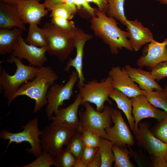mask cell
Returning a JSON list of instances; mask_svg holds the SVG:
<instances>
[{
	"mask_svg": "<svg viewBox=\"0 0 167 167\" xmlns=\"http://www.w3.org/2000/svg\"><path fill=\"white\" fill-rule=\"evenodd\" d=\"M98 150V148L84 147L81 156L87 167L94 158Z\"/></svg>",
	"mask_w": 167,
	"mask_h": 167,
	"instance_id": "38",
	"label": "cell"
},
{
	"mask_svg": "<svg viewBox=\"0 0 167 167\" xmlns=\"http://www.w3.org/2000/svg\"><path fill=\"white\" fill-rule=\"evenodd\" d=\"M108 74L111 78L113 88L130 98L143 94L142 90L130 77L125 67L119 66H113Z\"/></svg>",
	"mask_w": 167,
	"mask_h": 167,
	"instance_id": "14",
	"label": "cell"
},
{
	"mask_svg": "<svg viewBox=\"0 0 167 167\" xmlns=\"http://www.w3.org/2000/svg\"><path fill=\"white\" fill-rule=\"evenodd\" d=\"M22 0H0L3 3L16 6Z\"/></svg>",
	"mask_w": 167,
	"mask_h": 167,
	"instance_id": "44",
	"label": "cell"
},
{
	"mask_svg": "<svg viewBox=\"0 0 167 167\" xmlns=\"http://www.w3.org/2000/svg\"><path fill=\"white\" fill-rule=\"evenodd\" d=\"M81 131L85 147L99 148L101 137L93 132L86 129H78Z\"/></svg>",
	"mask_w": 167,
	"mask_h": 167,
	"instance_id": "33",
	"label": "cell"
},
{
	"mask_svg": "<svg viewBox=\"0 0 167 167\" xmlns=\"http://www.w3.org/2000/svg\"><path fill=\"white\" fill-rule=\"evenodd\" d=\"M76 71H73L65 84L55 83L49 88L46 95L47 104L45 112L49 120L60 107L64 104L66 100H69L73 94V89L77 79Z\"/></svg>",
	"mask_w": 167,
	"mask_h": 167,
	"instance_id": "9",
	"label": "cell"
},
{
	"mask_svg": "<svg viewBox=\"0 0 167 167\" xmlns=\"http://www.w3.org/2000/svg\"><path fill=\"white\" fill-rule=\"evenodd\" d=\"M109 97L116 103L118 107L122 110L126 117L131 131L135 127V119L132 113V103L131 99L125 94L113 88Z\"/></svg>",
	"mask_w": 167,
	"mask_h": 167,
	"instance_id": "22",
	"label": "cell"
},
{
	"mask_svg": "<svg viewBox=\"0 0 167 167\" xmlns=\"http://www.w3.org/2000/svg\"><path fill=\"white\" fill-rule=\"evenodd\" d=\"M149 126L148 122L139 124L138 131L135 135L137 144L154 156L165 158L167 153V144L152 134Z\"/></svg>",
	"mask_w": 167,
	"mask_h": 167,
	"instance_id": "11",
	"label": "cell"
},
{
	"mask_svg": "<svg viewBox=\"0 0 167 167\" xmlns=\"http://www.w3.org/2000/svg\"><path fill=\"white\" fill-rule=\"evenodd\" d=\"M112 118L114 124L106 129V139L119 147L133 146L135 144L134 137L121 112L113 109Z\"/></svg>",
	"mask_w": 167,
	"mask_h": 167,
	"instance_id": "10",
	"label": "cell"
},
{
	"mask_svg": "<svg viewBox=\"0 0 167 167\" xmlns=\"http://www.w3.org/2000/svg\"><path fill=\"white\" fill-rule=\"evenodd\" d=\"M38 122V118L36 117L29 121L25 125L21 126L24 129L22 131L12 133L6 129L1 131L0 138L3 140H9L4 153L6 152L9 145L12 142L18 144L27 142L30 144L31 148H26V151L37 157L43 151L39 138L42 131L39 129Z\"/></svg>",
	"mask_w": 167,
	"mask_h": 167,
	"instance_id": "6",
	"label": "cell"
},
{
	"mask_svg": "<svg viewBox=\"0 0 167 167\" xmlns=\"http://www.w3.org/2000/svg\"><path fill=\"white\" fill-rule=\"evenodd\" d=\"M16 6L0 1V28L9 29L14 27L26 30Z\"/></svg>",
	"mask_w": 167,
	"mask_h": 167,
	"instance_id": "20",
	"label": "cell"
},
{
	"mask_svg": "<svg viewBox=\"0 0 167 167\" xmlns=\"http://www.w3.org/2000/svg\"><path fill=\"white\" fill-rule=\"evenodd\" d=\"M158 121L150 131L156 137L167 144V116Z\"/></svg>",
	"mask_w": 167,
	"mask_h": 167,
	"instance_id": "31",
	"label": "cell"
},
{
	"mask_svg": "<svg viewBox=\"0 0 167 167\" xmlns=\"http://www.w3.org/2000/svg\"><path fill=\"white\" fill-rule=\"evenodd\" d=\"M132 103V113L135 119L133 131L135 135L137 132L139 122L142 119L152 118L160 121L167 116L165 111H161L152 105L144 95L131 98Z\"/></svg>",
	"mask_w": 167,
	"mask_h": 167,
	"instance_id": "13",
	"label": "cell"
},
{
	"mask_svg": "<svg viewBox=\"0 0 167 167\" xmlns=\"http://www.w3.org/2000/svg\"><path fill=\"white\" fill-rule=\"evenodd\" d=\"M51 22L60 28L65 30H72L76 27L73 21L58 17H51Z\"/></svg>",
	"mask_w": 167,
	"mask_h": 167,
	"instance_id": "37",
	"label": "cell"
},
{
	"mask_svg": "<svg viewBox=\"0 0 167 167\" xmlns=\"http://www.w3.org/2000/svg\"><path fill=\"white\" fill-rule=\"evenodd\" d=\"M58 79L57 73L50 66H43L34 78L22 85L18 89L7 99V104L9 106L16 97L26 96L35 101L33 111L36 113L47 104L46 95L49 87L55 83Z\"/></svg>",
	"mask_w": 167,
	"mask_h": 167,
	"instance_id": "3",
	"label": "cell"
},
{
	"mask_svg": "<svg viewBox=\"0 0 167 167\" xmlns=\"http://www.w3.org/2000/svg\"><path fill=\"white\" fill-rule=\"evenodd\" d=\"M37 159L32 163L21 167H49L54 165V156L47 152L42 151Z\"/></svg>",
	"mask_w": 167,
	"mask_h": 167,
	"instance_id": "34",
	"label": "cell"
},
{
	"mask_svg": "<svg viewBox=\"0 0 167 167\" xmlns=\"http://www.w3.org/2000/svg\"><path fill=\"white\" fill-rule=\"evenodd\" d=\"M114 156V167H134L130 161V150L126 148L120 147L113 144L112 148Z\"/></svg>",
	"mask_w": 167,
	"mask_h": 167,
	"instance_id": "26",
	"label": "cell"
},
{
	"mask_svg": "<svg viewBox=\"0 0 167 167\" xmlns=\"http://www.w3.org/2000/svg\"><path fill=\"white\" fill-rule=\"evenodd\" d=\"M82 99L79 93L75 96L74 102L65 108L59 107L52 116V123L69 128L78 129L79 121L78 117L79 106L81 105Z\"/></svg>",
	"mask_w": 167,
	"mask_h": 167,
	"instance_id": "16",
	"label": "cell"
},
{
	"mask_svg": "<svg viewBox=\"0 0 167 167\" xmlns=\"http://www.w3.org/2000/svg\"><path fill=\"white\" fill-rule=\"evenodd\" d=\"M29 25L27 36L24 40L25 42L38 47H47V41L44 30L38 27L37 24Z\"/></svg>",
	"mask_w": 167,
	"mask_h": 167,
	"instance_id": "24",
	"label": "cell"
},
{
	"mask_svg": "<svg viewBox=\"0 0 167 167\" xmlns=\"http://www.w3.org/2000/svg\"><path fill=\"white\" fill-rule=\"evenodd\" d=\"M114 19L97 9L95 15L90 20L91 28L95 35L109 46L111 54H117L123 48L132 51L127 31L119 28Z\"/></svg>",
	"mask_w": 167,
	"mask_h": 167,
	"instance_id": "1",
	"label": "cell"
},
{
	"mask_svg": "<svg viewBox=\"0 0 167 167\" xmlns=\"http://www.w3.org/2000/svg\"><path fill=\"white\" fill-rule=\"evenodd\" d=\"M16 6L24 24H40L42 18L48 14L43 3L37 0H22Z\"/></svg>",
	"mask_w": 167,
	"mask_h": 167,
	"instance_id": "17",
	"label": "cell"
},
{
	"mask_svg": "<svg viewBox=\"0 0 167 167\" xmlns=\"http://www.w3.org/2000/svg\"><path fill=\"white\" fill-rule=\"evenodd\" d=\"M148 101L154 107L161 109L167 113V102L165 100L167 90L165 88L163 91L142 90Z\"/></svg>",
	"mask_w": 167,
	"mask_h": 167,
	"instance_id": "27",
	"label": "cell"
},
{
	"mask_svg": "<svg viewBox=\"0 0 167 167\" xmlns=\"http://www.w3.org/2000/svg\"><path fill=\"white\" fill-rule=\"evenodd\" d=\"M47 51L46 47H38L28 44L21 35L14 46L12 54L21 60H27L30 66L41 67L48 60L45 55Z\"/></svg>",
	"mask_w": 167,
	"mask_h": 167,
	"instance_id": "12",
	"label": "cell"
},
{
	"mask_svg": "<svg viewBox=\"0 0 167 167\" xmlns=\"http://www.w3.org/2000/svg\"><path fill=\"white\" fill-rule=\"evenodd\" d=\"M76 158L66 148L62 149L54 156L53 165L56 167H74Z\"/></svg>",
	"mask_w": 167,
	"mask_h": 167,
	"instance_id": "30",
	"label": "cell"
},
{
	"mask_svg": "<svg viewBox=\"0 0 167 167\" xmlns=\"http://www.w3.org/2000/svg\"><path fill=\"white\" fill-rule=\"evenodd\" d=\"M92 36H89L78 40L75 44V48L76 54L73 58H70L63 68L64 71L68 72L71 67H74L77 73L78 83L77 86L79 88L82 87L84 84L85 79L83 71V58L84 45L86 42L92 38Z\"/></svg>",
	"mask_w": 167,
	"mask_h": 167,
	"instance_id": "21",
	"label": "cell"
},
{
	"mask_svg": "<svg viewBox=\"0 0 167 167\" xmlns=\"http://www.w3.org/2000/svg\"><path fill=\"white\" fill-rule=\"evenodd\" d=\"M74 167H87L83 160L81 155L76 158Z\"/></svg>",
	"mask_w": 167,
	"mask_h": 167,
	"instance_id": "43",
	"label": "cell"
},
{
	"mask_svg": "<svg viewBox=\"0 0 167 167\" xmlns=\"http://www.w3.org/2000/svg\"><path fill=\"white\" fill-rule=\"evenodd\" d=\"M160 2L161 4L167 5V0H155Z\"/></svg>",
	"mask_w": 167,
	"mask_h": 167,
	"instance_id": "45",
	"label": "cell"
},
{
	"mask_svg": "<svg viewBox=\"0 0 167 167\" xmlns=\"http://www.w3.org/2000/svg\"><path fill=\"white\" fill-rule=\"evenodd\" d=\"M76 130L52 122L42 130L40 136L42 151L55 156L66 145Z\"/></svg>",
	"mask_w": 167,
	"mask_h": 167,
	"instance_id": "8",
	"label": "cell"
},
{
	"mask_svg": "<svg viewBox=\"0 0 167 167\" xmlns=\"http://www.w3.org/2000/svg\"><path fill=\"white\" fill-rule=\"evenodd\" d=\"M87 2L96 4L98 9L101 12L107 13L109 9V0H86Z\"/></svg>",
	"mask_w": 167,
	"mask_h": 167,
	"instance_id": "40",
	"label": "cell"
},
{
	"mask_svg": "<svg viewBox=\"0 0 167 167\" xmlns=\"http://www.w3.org/2000/svg\"><path fill=\"white\" fill-rule=\"evenodd\" d=\"M73 1L77 9L83 8L92 17L95 15V12L97 9L92 7L86 0H73Z\"/></svg>",
	"mask_w": 167,
	"mask_h": 167,
	"instance_id": "39",
	"label": "cell"
},
{
	"mask_svg": "<svg viewBox=\"0 0 167 167\" xmlns=\"http://www.w3.org/2000/svg\"><path fill=\"white\" fill-rule=\"evenodd\" d=\"M165 160L167 161V153L165 157Z\"/></svg>",
	"mask_w": 167,
	"mask_h": 167,
	"instance_id": "47",
	"label": "cell"
},
{
	"mask_svg": "<svg viewBox=\"0 0 167 167\" xmlns=\"http://www.w3.org/2000/svg\"><path fill=\"white\" fill-rule=\"evenodd\" d=\"M42 28L47 41V52L56 57L61 62L68 59L78 40L90 35L76 27L72 30H65L51 22L45 23Z\"/></svg>",
	"mask_w": 167,
	"mask_h": 167,
	"instance_id": "2",
	"label": "cell"
},
{
	"mask_svg": "<svg viewBox=\"0 0 167 167\" xmlns=\"http://www.w3.org/2000/svg\"><path fill=\"white\" fill-rule=\"evenodd\" d=\"M68 149L76 158L82 153L84 145L82 132L77 129L70 137L66 145Z\"/></svg>",
	"mask_w": 167,
	"mask_h": 167,
	"instance_id": "29",
	"label": "cell"
},
{
	"mask_svg": "<svg viewBox=\"0 0 167 167\" xmlns=\"http://www.w3.org/2000/svg\"><path fill=\"white\" fill-rule=\"evenodd\" d=\"M113 143L105 138L101 137L98 148L101 158V167H111L114 162V156L112 148Z\"/></svg>",
	"mask_w": 167,
	"mask_h": 167,
	"instance_id": "25",
	"label": "cell"
},
{
	"mask_svg": "<svg viewBox=\"0 0 167 167\" xmlns=\"http://www.w3.org/2000/svg\"><path fill=\"white\" fill-rule=\"evenodd\" d=\"M101 164V158L98 150L94 158L87 165V167H100Z\"/></svg>",
	"mask_w": 167,
	"mask_h": 167,
	"instance_id": "42",
	"label": "cell"
},
{
	"mask_svg": "<svg viewBox=\"0 0 167 167\" xmlns=\"http://www.w3.org/2000/svg\"><path fill=\"white\" fill-rule=\"evenodd\" d=\"M126 0H109L108 15L118 20L126 25L127 20L125 14L124 4Z\"/></svg>",
	"mask_w": 167,
	"mask_h": 167,
	"instance_id": "28",
	"label": "cell"
},
{
	"mask_svg": "<svg viewBox=\"0 0 167 167\" xmlns=\"http://www.w3.org/2000/svg\"><path fill=\"white\" fill-rule=\"evenodd\" d=\"M4 62L14 63L16 67L13 75H9L4 69L0 71V87L4 96L7 99L24 84L34 78L40 67L25 65L22 60L11 54L10 58Z\"/></svg>",
	"mask_w": 167,
	"mask_h": 167,
	"instance_id": "4",
	"label": "cell"
},
{
	"mask_svg": "<svg viewBox=\"0 0 167 167\" xmlns=\"http://www.w3.org/2000/svg\"><path fill=\"white\" fill-rule=\"evenodd\" d=\"M125 25L129 41L133 50L135 51L139 50L143 45L150 42L153 39L151 31L137 19L133 20L127 19Z\"/></svg>",
	"mask_w": 167,
	"mask_h": 167,
	"instance_id": "18",
	"label": "cell"
},
{
	"mask_svg": "<svg viewBox=\"0 0 167 167\" xmlns=\"http://www.w3.org/2000/svg\"><path fill=\"white\" fill-rule=\"evenodd\" d=\"M48 11L61 6L66 7L72 10L75 13L77 11V8L73 0H45L43 3Z\"/></svg>",
	"mask_w": 167,
	"mask_h": 167,
	"instance_id": "32",
	"label": "cell"
},
{
	"mask_svg": "<svg viewBox=\"0 0 167 167\" xmlns=\"http://www.w3.org/2000/svg\"><path fill=\"white\" fill-rule=\"evenodd\" d=\"M165 87V88L167 90V95H166L165 100H166V102H167V85Z\"/></svg>",
	"mask_w": 167,
	"mask_h": 167,
	"instance_id": "46",
	"label": "cell"
},
{
	"mask_svg": "<svg viewBox=\"0 0 167 167\" xmlns=\"http://www.w3.org/2000/svg\"><path fill=\"white\" fill-rule=\"evenodd\" d=\"M152 164L154 167H167V161L165 158L154 156Z\"/></svg>",
	"mask_w": 167,
	"mask_h": 167,
	"instance_id": "41",
	"label": "cell"
},
{
	"mask_svg": "<svg viewBox=\"0 0 167 167\" xmlns=\"http://www.w3.org/2000/svg\"><path fill=\"white\" fill-rule=\"evenodd\" d=\"M85 109L79 112V125L78 129L90 130L100 137L106 138L105 130L111 126L113 108L105 106L102 111L95 109L89 102L84 103Z\"/></svg>",
	"mask_w": 167,
	"mask_h": 167,
	"instance_id": "5",
	"label": "cell"
},
{
	"mask_svg": "<svg viewBox=\"0 0 167 167\" xmlns=\"http://www.w3.org/2000/svg\"><path fill=\"white\" fill-rule=\"evenodd\" d=\"M76 13L69 8L63 6L56 7L51 11L50 16L58 17L71 19Z\"/></svg>",
	"mask_w": 167,
	"mask_h": 167,
	"instance_id": "36",
	"label": "cell"
},
{
	"mask_svg": "<svg viewBox=\"0 0 167 167\" xmlns=\"http://www.w3.org/2000/svg\"><path fill=\"white\" fill-rule=\"evenodd\" d=\"M79 88L82 99L81 105L86 102L92 103L96 105V110L101 112L105 108V101L112 104L109 95L113 87L109 75L100 81L92 79Z\"/></svg>",
	"mask_w": 167,
	"mask_h": 167,
	"instance_id": "7",
	"label": "cell"
},
{
	"mask_svg": "<svg viewBox=\"0 0 167 167\" xmlns=\"http://www.w3.org/2000/svg\"><path fill=\"white\" fill-rule=\"evenodd\" d=\"M147 53L140 56L136 61L139 67H147L151 70L158 64L167 61V38L162 42L152 40L148 44Z\"/></svg>",
	"mask_w": 167,
	"mask_h": 167,
	"instance_id": "15",
	"label": "cell"
},
{
	"mask_svg": "<svg viewBox=\"0 0 167 167\" xmlns=\"http://www.w3.org/2000/svg\"><path fill=\"white\" fill-rule=\"evenodd\" d=\"M152 77L157 81L167 77V61L161 62L150 71Z\"/></svg>",
	"mask_w": 167,
	"mask_h": 167,
	"instance_id": "35",
	"label": "cell"
},
{
	"mask_svg": "<svg viewBox=\"0 0 167 167\" xmlns=\"http://www.w3.org/2000/svg\"><path fill=\"white\" fill-rule=\"evenodd\" d=\"M124 67L130 77L138 84L141 90L147 91L164 90L156 80L152 77L150 71H144L140 67H133L128 65H125Z\"/></svg>",
	"mask_w": 167,
	"mask_h": 167,
	"instance_id": "19",
	"label": "cell"
},
{
	"mask_svg": "<svg viewBox=\"0 0 167 167\" xmlns=\"http://www.w3.org/2000/svg\"><path fill=\"white\" fill-rule=\"evenodd\" d=\"M23 30L19 28L12 30L0 29V54L12 53L18 38Z\"/></svg>",
	"mask_w": 167,
	"mask_h": 167,
	"instance_id": "23",
	"label": "cell"
},
{
	"mask_svg": "<svg viewBox=\"0 0 167 167\" xmlns=\"http://www.w3.org/2000/svg\"><path fill=\"white\" fill-rule=\"evenodd\" d=\"M37 0L38 1H40V0Z\"/></svg>",
	"mask_w": 167,
	"mask_h": 167,
	"instance_id": "48",
	"label": "cell"
}]
</instances>
